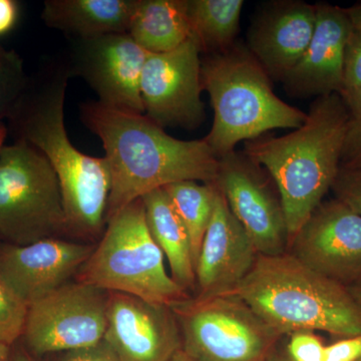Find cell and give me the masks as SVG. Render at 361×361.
I'll return each instance as SVG.
<instances>
[{"instance_id": "cell-1", "label": "cell", "mask_w": 361, "mask_h": 361, "mask_svg": "<svg viewBox=\"0 0 361 361\" xmlns=\"http://www.w3.org/2000/svg\"><path fill=\"white\" fill-rule=\"evenodd\" d=\"M80 118L106 151L111 175L106 222L133 202L168 185L215 183L219 159L204 139H176L146 115L114 110L99 102L82 104Z\"/></svg>"}, {"instance_id": "cell-2", "label": "cell", "mask_w": 361, "mask_h": 361, "mask_svg": "<svg viewBox=\"0 0 361 361\" xmlns=\"http://www.w3.org/2000/svg\"><path fill=\"white\" fill-rule=\"evenodd\" d=\"M66 61L51 63L35 78L9 116L16 141L27 142L51 164L61 187L68 230L82 236L103 232L111 191L106 159L75 148L65 125L68 78Z\"/></svg>"}, {"instance_id": "cell-3", "label": "cell", "mask_w": 361, "mask_h": 361, "mask_svg": "<svg viewBox=\"0 0 361 361\" xmlns=\"http://www.w3.org/2000/svg\"><path fill=\"white\" fill-rule=\"evenodd\" d=\"M351 116L339 94L316 97L301 127L276 137L245 142L244 154L274 182L283 207L289 241L322 203L339 170Z\"/></svg>"}, {"instance_id": "cell-4", "label": "cell", "mask_w": 361, "mask_h": 361, "mask_svg": "<svg viewBox=\"0 0 361 361\" xmlns=\"http://www.w3.org/2000/svg\"><path fill=\"white\" fill-rule=\"evenodd\" d=\"M232 294L280 336L297 331H324L344 338L361 334V308L348 287L291 254L258 255Z\"/></svg>"}, {"instance_id": "cell-5", "label": "cell", "mask_w": 361, "mask_h": 361, "mask_svg": "<svg viewBox=\"0 0 361 361\" xmlns=\"http://www.w3.org/2000/svg\"><path fill=\"white\" fill-rule=\"evenodd\" d=\"M201 82L213 109V125L204 137L218 159L237 145L276 129L295 130L307 114L277 97L271 78L247 49L236 42L201 59Z\"/></svg>"}, {"instance_id": "cell-6", "label": "cell", "mask_w": 361, "mask_h": 361, "mask_svg": "<svg viewBox=\"0 0 361 361\" xmlns=\"http://www.w3.org/2000/svg\"><path fill=\"white\" fill-rule=\"evenodd\" d=\"M77 277V281L104 291L169 307L190 298L167 272L165 256L149 233L142 199L106 221L103 238Z\"/></svg>"}, {"instance_id": "cell-7", "label": "cell", "mask_w": 361, "mask_h": 361, "mask_svg": "<svg viewBox=\"0 0 361 361\" xmlns=\"http://www.w3.org/2000/svg\"><path fill=\"white\" fill-rule=\"evenodd\" d=\"M70 231L58 177L27 142L0 151V237L28 245Z\"/></svg>"}, {"instance_id": "cell-8", "label": "cell", "mask_w": 361, "mask_h": 361, "mask_svg": "<svg viewBox=\"0 0 361 361\" xmlns=\"http://www.w3.org/2000/svg\"><path fill=\"white\" fill-rule=\"evenodd\" d=\"M192 361H264L279 334L234 294L172 306Z\"/></svg>"}, {"instance_id": "cell-9", "label": "cell", "mask_w": 361, "mask_h": 361, "mask_svg": "<svg viewBox=\"0 0 361 361\" xmlns=\"http://www.w3.org/2000/svg\"><path fill=\"white\" fill-rule=\"evenodd\" d=\"M109 292L77 281L28 306L23 336L35 355L66 353L103 341Z\"/></svg>"}, {"instance_id": "cell-10", "label": "cell", "mask_w": 361, "mask_h": 361, "mask_svg": "<svg viewBox=\"0 0 361 361\" xmlns=\"http://www.w3.org/2000/svg\"><path fill=\"white\" fill-rule=\"evenodd\" d=\"M214 184L225 197L258 255L285 254L289 234L283 207L261 166L244 152L235 149L220 157Z\"/></svg>"}, {"instance_id": "cell-11", "label": "cell", "mask_w": 361, "mask_h": 361, "mask_svg": "<svg viewBox=\"0 0 361 361\" xmlns=\"http://www.w3.org/2000/svg\"><path fill=\"white\" fill-rule=\"evenodd\" d=\"M200 54L192 37L174 51L148 54L141 78L142 106L161 128L194 130L205 121Z\"/></svg>"}, {"instance_id": "cell-12", "label": "cell", "mask_w": 361, "mask_h": 361, "mask_svg": "<svg viewBox=\"0 0 361 361\" xmlns=\"http://www.w3.org/2000/svg\"><path fill=\"white\" fill-rule=\"evenodd\" d=\"M149 52L130 33L73 39L71 75L84 78L99 96V103L128 113L145 115L141 78Z\"/></svg>"}, {"instance_id": "cell-13", "label": "cell", "mask_w": 361, "mask_h": 361, "mask_svg": "<svg viewBox=\"0 0 361 361\" xmlns=\"http://www.w3.org/2000/svg\"><path fill=\"white\" fill-rule=\"evenodd\" d=\"M304 265L344 286L361 279V216L339 200L315 209L291 239Z\"/></svg>"}, {"instance_id": "cell-14", "label": "cell", "mask_w": 361, "mask_h": 361, "mask_svg": "<svg viewBox=\"0 0 361 361\" xmlns=\"http://www.w3.org/2000/svg\"><path fill=\"white\" fill-rule=\"evenodd\" d=\"M104 339L120 361H171L182 349L172 308L139 297L109 292Z\"/></svg>"}, {"instance_id": "cell-15", "label": "cell", "mask_w": 361, "mask_h": 361, "mask_svg": "<svg viewBox=\"0 0 361 361\" xmlns=\"http://www.w3.org/2000/svg\"><path fill=\"white\" fill-rule=\"evenodd\" d=\"M94 247L58 238L0 247V276L28 306L68 283Z\"/></svg>"}, {"instance_id": "cell-16", "label": "cell", "mask_w": 361, "mask_h": 361, "mask_svg": "<svg viewBox=\"0 0 361 361\" xmlns=\"http://www.w3.org/2000/svg\"><path fill=\"white\" fill-rule=\"evenodd\" d=\"M257 256L245 230L216 186L212 218L196 264L197 298L234 293L250 273Z\"/></svg>"}, {"instance_id": "cell-17", "label": "cell", "mask_w": 361, "mask_h": 361, "mask_svg": "<svg viewBox=\"0 0 361 361\" xmlns=\"http://www.w3.org/2000/svg\"><path fill=\"white\" fill-rule=\"evenodd\" d=\"M315 23V4L299 0L270 2L252 20L247 49L271 80H283L305 54Z\"/></svg>"}, {"instance_id": "cell-18", "label": "cell", "mask_w": 361, "mask_h": 361, "mask_svg": "<svg viewBox=\"0 0 361 361\" xmlns=\"http://www.w3.org/2000/svg\"><path fill=\"white\" fill-rule=\"evenodd\" d=\"M316 6L314 33L305 54L282 80L294 97L341 94L344 58L353 26L345 9L330 4Z\"/></svg>"}, {"instance_id": "cell-19", "label": "cell", "mask_w": 361, "mask_h": 361, "mask_svg": "<svg viewBox=\"0 0 361 361\" xmlns=\"http://www.w3.org/2000/svg\"><path fill=\"white\" fill-rule=\"evenodd\" d=\"M137 0H47L45 25L73 39L129 33Z\"/></svg>"}, {"instance_id": "cell-20", "label": "cell", "mask_w": 361, "mask_h": 361, "mask_svg": "<svg viewBox=\"0 0 361 361\" xmlns=\"http://www.w3.org/2000/svg\"><path fill=\"white\" fill-rule=\"evenodd\" d=\"M141 199L149 233L167 258L171 276L185 290L195 289L196 269L191 241L167 193L163 188Z\"/></svg>"}, {"instance_id": "cell-21", "label": "cell", "mask_w": 361, "mask_h": 361, "mask_svg": "<svg viewBox=\"0 0 361 361\" xmlns=\"http://www.w3.org/2000/svg\"><path fill=\"white\" fill-rule=\"evenodd\" d=\"M129 33L149 54L174 51L192 37L188 0H137Z\"/></svg>"}, {"instance_id": "cell-22", "label": "cell", "mask_w": 361, "mask_h": 361, "mask_svg": "<svg viewBox=\"0 0 361 361\" xmlns=\"http://www.w3.org/2000/svg\"><path fill=\"white\" fill-rule=\"evenodd\" d=\"M243 0H188L192 37L201 52L219 54L236 44Z\"/></svg>"}, {"instance_id": "cell-23", "label": "cell", "mask_w": 361, "mask_h": 361, "mask_svg": "<svg viewBox=\"0 0 361 361\" xmlns=\"http://www.w3.org/2000/svg\"><path fill=\"white\" fill-rule=\"evenodd\" d=\"M164 190L186 227L196 269L202 242L212 218L215 184H199L196 180H182L168 185Z\"/></svg>"}, {"instance_id": "cell-24", "label": "cell", "mask_w": 361, "mask_h": 361, "mask_svg": "<svg viewBox=\"0 0 361 361\" xmlns=\"http://www.w3.org/2000/svg\"><path fill=\"white\" fill-rule=\"evenodd\" d=\"M23 61L16 51L0 47V121L9 118L27 89Z\"/></svg>"}, {"instance_id": "cell-25", "label": "cell", "mask_w": 361, "mask_h": 361, "mask_svg": "<svg viewBox=\"0 0 361 361\" xmlns=\"http://www.w3.org/2000/svg\"><path fill=\"white\" fill-rule=\"evenodd\" d=\"M28 305L0 276V344L11 346L25 331Z\"/></svg>"}, {"instance_id": "cell-26", "label": "cell", "mask_w": 361, "mask_h": 361, "mask_svg": "<svg viewBox=\"0 0 361 361\" xmlns=\"http://www.w3.org/2000/svg\"><path fill=\"white\" fill-rule=\"evenodd\" d=\"M325 348L314 332L297 331L290 334L286 356L290 361H324Z\"/></svg>"}, {"instance_id": "cell-27", "label": "cell", "mask_w": 361, "mask_h": 361, "mask_svg": "<svg viewBox=\"0 0 361 361\" xmlns=\"http://www.w3.org/2000/svg\"><path fill=\"white\" fill-rule=\"evenodd\" d=\"M332 189L337 200L361 216V171L339 170Z\"/></svg>"}, {"instance_id": "cell-28", "label": "cell", "mask_w": 361, "mask_h": 361, "mask_svg": "<svg viewBox=\"0 0 361 361\" xmlns=\"http://www.w3.org/2000/svg\"><path fill=\"white\" fill-rule=\"evenodd\" d=\"M361 87V32L353 28L344 58L343 87L341 92Z\"/></svg>"}, {"instance_id": "cell-29", "label": "cell", "mask_w": 361, "mask_h": 361, "mask_svg": "<svg viewBox=\"0 0 361 361\" xmlns=\"http://www.w3.org/2000/svg\"><path fill=\"white\" fill-rule=\"evenodd\" d=\"M341 170L361 171V120L351 118L344 139Z\"/></svg>"}, {"instance_id": "cell-30", "label": "cell", "mask_w": 361, "mask_h": 361, "mask_svg": "<svg viewBox=\"0 0 361 361\" xmlns=\"http://www.w3.org/2000/svg\"><path fill=\"white\" fill-rule=\"evenodd\" d=\"M59 361H120L104 339L94 345L66 351Z\"/></svg>"}, {"instance_id": "cell-31", "label": "cell", "mask_w": 361, "mask_h": 361, "mask_svg": "<svg viewBox=\"0 0 361 361\" xmlns=\"http://www.w3.org/2000/svg\"><path fill=\"white\" fill-rule=\"evenodd\" d=\"M324 361H361V334L326 346Z\"/></svg>"}, {"instance_id": "cell-32", "label": "cell", "mask_w": 361, "mask_h": 361, "mask_svg": "<svg viewBox=\"0 0 361 361\" xmlns=\"http://www.w3.org/2000/svg\"><path fill=\"white\" fill-rule=\"evenodd\" d=\"M18 18V4L13 0H0V35L13 30Z\"/></svg>"}, {"instance_id": "cell-33", "label": "cell", "mask_w": 361, "mask_h": 361, "mask_svg": "<svg viewBox=\"0 0 361 361\" xmlns=\"http://www.w3.org/2000/svg\"><path fill=\"white\" fill-rule=\"evenodd\" d=\"M339 94L348 106L351 118L361 120V87L355 90H346Z\"/></svg>"}, {"instance_id": "cell-34", "label": "cell", "mask_w": 361, "mask_h": 361, "mask_svg": "<svg viewBox=\"0 0 361 361\" xmlns=\"http://www.w3.org/2000/svg\"><path fill=\"white\" fill-rule=\"evenodd\" d=\"M344 9H345L346 13H348L353 28L361 32V4Z\"/></svg>"}, {"instance_id": "cell-35", "label": "cell", "mask_w": 361, "mask_h": 361, "mask_svg": "<svg viewBox=\"0 0 361 361\" xmlns=\"http://www.w3.org/2000/svg\"><path fill=\"white\" fill-rule=\"evenodd\" d=\"M348 287L351 295H353L356 303H357L361 308V279L360 281L355 282V283L351 284L350 286Z\"/></svg>"}, {"instance_id": "cell-36", "label": "cell", "mask_w": 361, "mask_h": 361, "mask_svg": "<svg viewBox=\"0 0 361 361\" xmlns=\"http://www.w3.org/2000/svg\"><path fill=\"white\" fill-rule=\"evenodd\" d=\"M8 361H35L30 357V355H26V353H16V355H11L9 356Z\"/></svg>"}, {"instance_id": "cell-37", "label": "cell", "mask_w": 361, "mask_h": 361, "mask_svg": "<svg viewBox=\"0 0 361 361\" xmlns=\"http://www.w3.org/2000/svg\"><path fill=\"white\" fill-rule=\"evenodd\" d=\"M11 353V346L0 344V361H8Z\"/></svg>"}, {"instance_id": "cell-38", "label": "cell", "mask_w": 361, "mask_h": 361, "mask_svg": "<svg viewBox=\"0 0 361 361\" xmlns=\"http://www.w3.org/2000/svg\"><path fill=\"white\" fill-rule=\"evenodd\" d=\"M264 361H290L286 355H279V353L271 351L269 355L266 356Z\"/></svg>"}, {"instance_id": "cell-39", "label": "cell", "mask_w": 361, "mask_h": 361, "mask_svg": "<svg viewBox=\"0 0 361 361\" xmlns=\"http://www.w3.org/2000/svg\"><path fill=\"white\" fill-rule=\"evenodd\" d=\"M7 132H8V129L6 125H4L2 121H0V151L4 147V141H6Z\"/></svg>"}, {"instance_id": "cell-40", "label": "cell", "mask_w": 361, "mask_h": 361, "mask_svg": "<svg viewBox=\"0 0 361 361\" xmlns=\"http://www.w3.org/2000/svg\"><path fill=\"white\" fill-rule=\"evenodd\" d=\"M171 361H192L184 353H183L182 349L178 351L177 353L174 356H173L172 360Z\"/></svg>"}]
</instances>
